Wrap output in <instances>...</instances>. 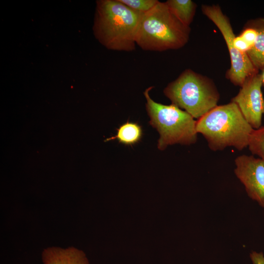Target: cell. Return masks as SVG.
I'll return each instance as SVG.
<instances>
[{
  "label": "cell",
  "mask_w": 264,
  "mask_h": 264,
  "mask_svg": "<svg viewBox=\"0 0 264 264\" xmlns=\"http://www.w3.org/2000/svg\"><path fill=\"white\" fill-rule=\"evenodd\" d=\"M143 14L119 0H98L92 30L95 38L108 49L132 51L135 49L137 27Z\"/></svg>",
  "instance_id": "6da1fadb"
},
{
  "label": "cell",
  "mask_w": 264,
  "mask_h": 264,
  "mask_svg": "<svg viewBox=\"0 0 264 264\" xmlns=\"http://www.w3.org/2000/svg\"><path fill=\"white\" fill-rule=\"evenodd\" d=\"M254 129L238 106L231 102L218 105L197 120L196 131L206 139L214 151L233 147L241 151L248 146Z\"/></svg>",
  "instance_id": "7a4b0ae2"
},
{
  "label": "cell",
  "mask_w": 264,
  "mask_h": 264,
  "mask_svg": "<svg viewBox=\"0 0 264 264\" xmlns=\"http://www.w3.org/2000/svg\"><path fill=\"white\" fill-rule=\"evenodd\" d=\"M190 32V27L183 24L172 14L165 1H159L142 15L135 42L146 51L178 49L187 44Z\"/></svg>",
  "instance_id": "3957f363"
},
{
  "label": "cell",
  "mask_w": 264,
  "mask_h": 264,
  "mask_svg": "<svg viewBox=\"0 0 264 264\" xmlns=\"http://www.w3.org/2000/svg\"><path fill=\"white\" fill-rule=\"evenodd\" d=\"M163 93L172 104L198 119L217 106L220 99L214 82L190 68L168 84Z\"/></svg>",
  "instance_id": "277c9868"
},
{
  "label": "cell",
  "mask_w": 264,
  "mask_h": 264,
  "mask_svg": "<svg viewBox=\"0 0 264 264\" xmlns=\"http://www.w3.org/2000/svg\"><path fill=\"white\" fill-rule=\"evenodd\" d=\"M146 89L144 95L146 99V108L150 118L149 123L159 133L157 147L164 150L168 146L175 144L189 145L197 140V120L190 114L171 104L163 105L154 101Z\"/></svg>",
  "instance_id": "5b68a950"
},
{
  "label": "cell",
  "mask_w": 264,
  "mask_h": 264,
  "mask_svg": "<svg viewBox=\"0 0 264 264\" xmlns=\"http://www.w3.org/2000/svg\"><path fill=\"white\" fill-rule=\"evenodd\" d=\"M202 13L211 20L221 32L230 55L231 66L226 78L233 84L241 87L250 77L258 73L247 53L241 52L235 46V35L229 18L218 5H202Z\"/></svg>",
  "instance_id": "8992f818"
},
{
  "label": "cell",
  "mask_w": 264,
  "mask_h": 264,
  "mask_svg": "<svg viewBox=\"0 0 264 264\" xmlns=\"http://www.w3.org/2000/svg\"><path fill=\"white\" fill-rule=\"evenodd\" d=\"M262 75L250 77L241 87L238 93L231 99L254 129L261 127L264 116V98L262 91Z\"/></svg>",
  "instance_id": "52a82bcc"
},
{
  "label": "cell",
  "mask_w": 264,
  "mask_h": 264,
  "mask_svg": "<svg viewBox=\"0 0 264 264\" xmlns=\"http://www.w3.org/2000/svg\"><path fill=\"white\" fill-rule=\"evenodd\" d=\"M235 163L234 173L248 196L264 208V160L242 154L235 159Z\"/></svg>",
  "instance_id": "ba28073f"
},
{
  "label": "cell",
  "mask_w": 264,
  "mask_h": 264,
  "mask_svg": "<svg viewBox=\"0 0 264 264\" xmlns=\"http://www.w3.org/2000/svg\"><path fill=\"white\" fill-rule=\"evenodd\" d=\"M42 258L44 264H88L85 254L73 247H48L43 251Z\"/></svg>",
  "instance_id": "9c48e42d"
},
{
  "label": "cell",
  "mask_w": 264,
  "mask_h": 264,
  "mask_svg": "<svg viewBox=\"0 0 264 264\" xmlns=\"http://www.w3.org/2000/svg\"><path fill=\"white\" fill-rule=\"evenodd\" d=\"M257 32L255 42L246 53L250 61L258 69H264V18H258L247 22Z\"/></svg>",
  "instance_id": "30bf717a"
},
{
  "label": "cell",
  "mask_w": 264,
  "mask_h": 264,
  "mask_svg": "<svg viewBox=\"0 0 264 264\" xmlns=\"http://www.w3.org/2000/svg\"><path fill=\"white\" fill-rule=\"evenodd\" d=\"M172 14L184 25L190 26L196 14L197 4L191 0L165 1Z\"/></svg>",
  "instance_id": "8fae6325"
},
{
  "label": "cell",
  "mask_w": 264,
  "mask_h": 264,
  "mask_svg": "<svg viewBox=\"0 0 264 264\" xmlns=\"http://www.w3.org/2000/svg\"><path fill=\"white\" fill-rule=\"evenodd\" d=\"M116 135L107 138L105 141L117 140L125 145H134L141 140L143 131L142 127L137 123L127 121L116 129Z\"/></svg>",
  "instance_id": "7c38bea8"
},
{
  "label": "cell",
  "mask_w": 264,
  "mask_h": 264,
  "mask_svg": "<svg viewBox=\"0 0 264 264\" xmlns=\"http://www.w3.org/2000/svg\"><path fill=\"white\" fill-rule=\"evenodd\" d=\"M247 147L253 155H257L264 160V126L253 130L249 137Z\"/></svg>",
  "instance_id": "4fadbf2b"
},
{
  "label": "cell",
  "mask_w": 264,
  "mask_h": 264,
  "mask_svg": "<svg viewBox=\"0 0 264 264\" xmlns=\"http://www.w3.org/2000/svg\"><path fill=\"white\" fill-rule=\"evenodd\" d=\"M133 11L144 14L153 8L159 1L157 0H119Z\"/></svg>",
  "instance_id": "5bb4252c"
},
{
  "label": "cell",
  "mask_w": 264,
  "mask_h": 264,
  "mask_svg": "<svg viewBox=\"0 0 264 264\" xmlns=\"http://www.w3.org/2000/svg\"><path fill=\"white\" fill-rule=\"evenodd\" d=\"M240 36L250 45L251 47L256 41L257 32L253 27L246 24Z\"/></svg>",
  "instance_id": "9a60e30c"
},
{
  "label": "cell",
  "mask_w": 264,
  "mask_h": 264,
  "mask_svg": "<svg viewBox=\"0 0 264 264\" xmlns=\"http://www.w3.org/2000/svg\"><path fill=\"white\" fill-rule=\"evenodd\" d=\"M234 44L236 48L242 53H246L250 48V45L241 36H235Z\"/></svg>",
  "instance_id": "2e32d148"
},
{
  "label": "cell",
  "mask_w": 264,
  "mask_h": 264,
  "mask_svg": "<svg viewBox=\"0 0 264 264\" xmlns=\"http://www.w3.org/2000/svg\"><path fill=\"white\" fill-rule=\"evenodd\" d=\"M250 258L253 264H264V254L262 252L253 251L250 254Z\"/></svg>",
  "instance_id": "e0dca14e"
},
{
  "label": "cell",
  "mask_w": 264,
  "mask_h": 264,
  "mask_svg": "<svg viewBox=\"0 0 264 264\" xmlns=\"http://www.w3.org/2000/svg\"><path fill=\"white\" fill-rule=\"evenodd\" d=\"M262 75V83L263 84H264V71Z\"/></svg>",
  "instance_id": "ac0fdd59"
}]
</instances>
